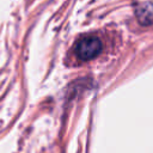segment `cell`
<instances>
[{
  "label": "cell",
  "mask_w": 153,
  "mask_h": 153,
  "mask_svg": "<svg viewBox=\"0 0 153 153\" xmlns=\"http://www.w3.org/2000/svg\"><path fill=\"white\" fill-rule=\"evenodd\" d=\"M135 16L140 24L152 25L153 24V1H142L135 7Z\"/></svg>",
  "instance_id": "cell-2"
},
{
  "label": "cell",
  "mask_w": 153,
  "mask_h": 153,
  "mask_svg": "<svg viewBox=\"0 0 153 153\" xmlns=\"http://www.w3.org/2000/svg\"><path fill=\"white\" fill-rule=\"evenodd\" d=\"M100 50H102V42L98 37L94 36L82 37L74 45L75 55L82 61H88L94 59L100 53Z\"/></svg>",
  "instance_id": "cell-1"
}]
</instances>
